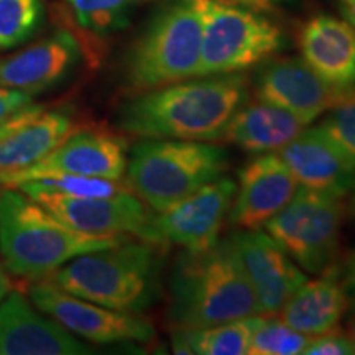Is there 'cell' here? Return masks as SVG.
<instances>
[{"label": "cell", "mask_w": 355, "mask_h": 355, "mask_svg": "<svg viewBox=\"0 0 355 355\" xmlns=\"http://www.w3.org/2000/svg\"><path fill=\"white\" fill-rule=\"evenodd\" d=\"M319 128L355 159V84L344 87L339 101L327 110Z\"/></svg>", "instance_id": "83f0119b"}, {"label": "cell", "mask_w": 355, "mask_h": 355, "mask_svg": "<svg viewBox=\"0 0 355 355\" xmlns=\"http://www.w3.org/2000/svg\"><path fill=\"white\" fill-rule=\"evenodd\" d=\"M235 189L234 180L220 176L168 209L153 212V229L159 245L173 243L184 250L199 252L219 242Z\"/></svg>", "instance_id": "7c38bea8"}, {"label": "cell", "mask_w": 355, "mask_h": 355, "mask_svg": "<svg viewBox=\"0 0 355 355\" xmlns=\"http://www.w3.org/2000/svg\"><path fill=\"white\" fill-rule=\"evenodd\" d=\"M306 127L308 123L295 114L270 102L255 99L254 102L247 101L234 114L220 140L252 155L273 153L290 144Z\"/></svg>", "instance_id": "44dd1931"}, {"label": "cell", "mask_w": 355, "mask_h": 355, "mask_svg": "<svg viewBox=\"0 0 355 355\" xmlns=\"http://www.w3.org/2000/svg\"><path fill=\"white\" fill-rule=\"evenodd\" d=\"M28 298L71 334L94 344H148L157 337L153 324L140 313L105 308L69 295L48 279L32 282Z\"/></svg>", "instance_id": "9c48e42d"}, {"label": "cell", "mask_w": 355, "mask_h": 355, "mask_svg": "<svg viewBox=\"0 0 355 355\" xmlns=\"http://www.w3.org/2000/svg\"><path fill=\"white\" fill-rule=\"evenodd\" d=\"M277 155L300 188L345 198L355 186V159L319 127H306Z\"/></svg>", "instance_id": "ac0fdd59"}, {"label": "cell", "mask_w": 355, "mask_h": 355, "mask_svg": "<svg viewBox=\"0 0 355 355\" xmlns=\"http://www.w3.org/2000/svg\"><path fill=\"white\" fill-rule=\"evenodd\" d=\"M252 86L257 99L295 114L308 125L326 114L344 91L319 76L303 58L293 56L260 63Z\"/></svg>", "instance_id": "4fadbf2b"}, {"label": "cell", "mask_w": 355, "mask_h": 355, "mask_svg": "<svg viewBox=\"0 0 355 355\" xmlns=\"http://www.w3.org/2000/svg\"><path fill=\"white\" fill-rule=\"evenodd\" d=\"M311 337L301 334L273 314H261L252 334L248 355H298L308 347Z\"/></svg>", "instance_id": "4316f807"}, {"label": "cell", "mask_w": 355, "mask_h": 355, "mask_svg": "<svg viewBox=\"0 0 355 355\" xmlns=\"http://www.w3.org/2000/svg\"><path fill=\"white\" fill-rule=\"evenodd\" d=\"M83 46L68 28L0 60V86L37 96L61 83L76 68Z\"/></svg>", "instance_id": "d6986e66"}, {"label": "cell", "mask_w": 355, "mask_h": 355, "mask_svg": "<svg viewBox=\"0 0 355 355\" xmlns=\"http://www.w3.org/2000/svg\"><path fill=\"white\" fill-rule=\"evenodd\" d=\"M33 97L35 96L28 94V92L0 86V122L7 121L13 114L19 112L20 109L32 104Z\"/></svg>", "instance_id": "f546056e"}, {"label": "cell", "mask_w": 355, "mask_h": 355, "mask_svg": "<svg viewBox=\"0 0 355 355\" xmlns=\"http://www.w3.org/2000/svg\"><path fill=\"white\" fill-rule=\"evenodd\" d=\"M128 235L76 230L19 188L0 191V257L13 277L40 282L69 260L119 245Z\"/></svg>", "instance_id": "7a4b0ae2"}, {"label": "cell", "mask_w": 355, "mask_h": 355, "mask_svg": "<svg viewBox=\"0 0 355 355\" xmlns=\"http://www.w3.org/2000/svg\"><path fill=\"white\" fill-rule=\"evenodd\" d=\"M350 201H349V212H350V216L354 217L355 219V186H354V189L350 191Z\"/></svg>", "instance_id": "e575fe53"}, {"label": "cell", "mask_w": 355, "mask_h": 355, "mask_svg": "<svg viewBox=\"0 0 355 355\" xmlns=\"http://www.w3.org/2000/svg\"><path fill=\"white\" fill-rule=\"evenodd\" d=\"M347 304V288L329 270L321 278L306 279L279 309V319L301 334L316 337L339 326Z\"/></svg>", "instance_id": "7402d4cb"}, {"label": "cell", "mask_w": 355, "mask_h": 355, "mask_svg": "<svg viewBox=\"0 0 355 355\" xmlns=\"http://www.w3.org/2000/svg\"><path fill=\"white\" fill-rule=\"evenodd\" d=\"M349 336H350V339H352V340H354V344H355V319H354L352 326H350V332H349Z\"/></svg>", "instance_id": "d590c367"}, {"label": "cell", "mask_w": 355, "mask_h": 355, "mask_svg": "<svg viewBox=\"0 0 355 355\" xmlns=\"http://www.w3.org/2000/svg\"><path fill=\"white\" fill-rule=\"evenodd\" d=\"M83 51L86 44L121 30L128 20V10L140 0H64Z\"/></svg>", "instance_id": "cb8c5ba5"}, {"label": "cell", "mask_w": 355, "mask_h": 355, "mask_svg": "<svg viewBox=\"0 0 355 355\" xmlns=\"http://www.w3.org/2000/svg\"><path fill=\"white\" fill-rule=\"evenodd\" d=\"M155 243L127 239L119 245L69 260L46 279L69 295L105 308L141 313L159 293V254Z\"/></svg>", "instance_id": "277c9868"}, {"label": "cell", "mask_w": 355, "mask_h": 355, "mask_svg": "<svg viewBox=\"0 0 355 355\" xmlns=\"http://www.w3.org/2000/svg\"><path fill=\"white\" fill-rule=\"evenodd\" d=\"M301 58L319 76L337 87L355 84V26L347 20L319 13L306 20L296 35Z\"/></svg>", "instance_id": "ffe728a7"}, {"label": "cell", "mask_w": 355, "mask_h": 355, "mask_svg": "<svg viewBox=\"0 0 355 355\" xmlns=\"http://www.w3.org/2000/svg\"><path fill=\"white\" fill-rule=\"evenodd\" d=\"M259 314L235 321L198 327L175 329L173 352L198 355H245L250 347L252 334L260 322Z\"/></svg>", "instance_id": "603a6c76"}, {"label": "cell", "mask_w": 355, "mask_h": 355, "mask_svg": "<svg viewBox=\"0 0 355 355\" xmlns=\"http://www.w3.org/2000/svg\"><path fill=\"white\" fill-rule=\"evenodd\" d=\"M224 146L198 140L148 139L132 148L123 180L153 212H162L224 175Z\"/></svg>", "instance_id": "5b68a950"}, {"label": "cell", "mask_w": 355, "mask_h": 355, "mask_svg": "<svg viewBox=\"0 0 355 355\" xmlns=\"http://www.w3.org/2000/svg\"><path fill=\"white\" fill-rule=\"evenodd\" d=\"M347 288L352 293L354 300H355V252L354 255L350 257L349 261V268H347Z\"/></svg>", "instance_id": "836d02e7"}, {"label": "cell", "mask_w": 355, "mask_h": 355, "mask_svg": "<svg viewBox=\"0 0 355 355\" xmlns=\"http://www.w3.org/2000/svg\"><path fill=\"white\" fill-rule=\"evenodd\" d=\"M87 344L12 288L0 301V355H83Z\"/></svg>", "instance_id": "9a60e30c"}, {"label": "cell", "mask_w": 355, "mask_h": 355, "mask_svg": "<svg viewBox=\"0 0 355 355\" xmlns=\"http://www.w3.org/2000/svg\"><path fill=\"white\" fill-rule=\"evenodd\" d=\"M191 2L202 28L198 76L245 73L283 46L282 28L260 12L219 0Z\"/></svg>", "instance_id": "52a82bcc"}, {"label": "cell", "mask_w": 355, "mask_h": 355, "mask_svg": "<svg viewBox=\"0 0 355 355\" xmlns=\"http://www.w3.org/2000/svg\"><path fill=\"white\" fill-rule=\"evenodd\" d=\"M339 2L345 20L352 26H355V0H339Z\"/></svg>", "instance_id": "d6a6232c"}, {"label": "cell", "mask_w": 355, "mask_h": 355, "mask_svg": "<svg viewBox=\"0 0 355 355\" xmlns=\"http://www.w3.org/2000/svg\"><path fill=\"white\" fill-rule=\"evenodd\" d=\"M344 217V198L300 188L265 230L301 270L316 275L329 272L337 259Z\"/></svg>", "instance_id": "ba28073f"}, {"label": "cell", "mask_w": 355, "mask_h": 355, "mask_svg": "<svg viewBox=\"0 0 355 355\" xmlns=\"http://www.w3.org/2000/svg\"><path fill=\"white\" fill-rule=\"evenodd\" d=\"M78 125L63 110L28 104L0 122V175L24 171L51 153Z\"/></svg>", "instance_id": "e0dca14e"}, {"label": "cell", "mask_w": 355, "mask_h": 355, "mask_svg": "<svg viewBox=\"0 0 355 355\" xmlns=\"http://www.w3.org/2000/svg\"><path fill=\"white\" fill-rule=\"evenodd\" d=\"M201 20L191 0L158 12L127 56L123 71L127 94L196 78L201 64Z\"/></svg>", "instance_id": "8992f818"}, {"label": "cell", "mask_w": 355, "mask_h": 355, "mask_svg": "<svg viewBox=\"0 0 355 355\" xmlns=\"http://www.w3.org/2000/svg\"><path fill=\"white\" fill-rule=\"evenodd\" d=\"M255 314H260L255 293L229 239L178 257L168 304V321L175 329H198Z\"/></svg>", "instance_id": "3957f363"}, {"label": "cell", "mask_w": 355, "mask_h": 355, "mask_svg": "<svg viewBox=\"0 0 355 355\" xmlns=\"http://www.w3.org/2000/svg\"><path fill=\"white\" fill-rule=\"evenodd\" d=\"M300 184L282 158L263 153L239 171L229 222L241 230L263 229L298 193Z\"/></svg>", "instance_id": "2e32d148"}, {"label": "cell", "mask_w": 355, "mask_h": 355, "mask_svg": "<svg viewBox=\"0 0 355 355\" xmlns=\"http://www.w3.org/2000/svg\"><path fill=\"white\" fill-rule=\"evenodd\" d=\"M229 242L255 293L260 314H278L308 279L272 235L260 229L237 230Z\"/></svg>", "instance_id": "5bb4252c"}, {"label": "cell", "mask_w": 355, "mask_h": 355, "mask_svg": "<svg viewBox=\"0 0 355 355\" xmlns=\"http://www.w3.org/2000/svg\"><path fill=\"white\" fill-rule=\"evenodd\" d=\"M127 140L101 128H76L42 162L24 171L0 175L2 188H17L26 180L64 175L122 180L127 170Z\"/></svg>", "instance_id": "30bf717a"}, {"label": "cell", "mask_w": 355, "mask_h": 355, "mask_svg": "<svg viewBox=\"0 0 355 355\" xmlns=\"http://www.w3.org/2000/svg\"><path fill=\"white\" fill-rule=\"evenodd\" d=\"M43 19L42 0H0V51L20 46Z\"/></svg>", "instance_id": "484cf974"}, {"label": "cell", "mask_w": 355, "mask_h": 355, "mask_svg": "<svg viewBox=\"0 0 355 355\" xmlns=\"http://www.w3.org/2000/svg\"><path fill=\"white\" fill-rule=\"evenodd\" d=\"M17 188L24 191L25 194L51 193L71 198H107L130 191L123 178L122 180H104V178L64 175V173L32 178Z\"/></svg>", "instance_id": "d4e9b609"}, {"label": "cell", "mask_w": 355, "mask_h": 355, "mask_svg": "<svg viewBox=\"0 0 355 355\" xmlns=\"http://www.w3.org/2000/svg\"><path fill=\"white\" fill-rule=\"evenodd\" d=\"M306 355H352L355 354V344L347 332L334 329L324 332L321 336L311 337Z\"/></svg>", "instance_id": "f1b7e54d"}, {"label": "cell", "mask_w": 355, "mask_h": 355, "mask_svg": "<svg viewBox=\"0 0 355 355\" xmlns=\"http://www.w3.org/2000/svg\"><path fill=\"white\" fill-rule=\"evenodd\" d=\"M28 196L81 232L128 235L159 245L153 229V211L132 191L107 198H71L51 193H32Z\"/></svg>", "instance_id": "8fae6325"}, {"label": "cell", "mask_w": 355, "mask_h": 355, "mask_svg": "<svg viewBox=\"0 0 355 355\" xmlns=\"http://www.w3.org/2000/svg\"><path fill=\"white\" fill-rule=\"evenodd\" d=\"M10 290H12V279L8 277V272L6 265H3V261L0 260V301L6 298Z\"/></svg>", "instance_id": "1f68e13d"}, {"label": "cell", "mask_w": 355, "mask_h": 355, "mask_svg": "<svg viewBox=\"0 0 355 355\" xmlns=\"http://www.w3.org/2000/svg\"><path fill=\"white\" fill-rule=\"evenodd\" d=\"M219 2L225 3H234V6H242L247 8H252V10L257 12H266L272 10L275 3L282 2V0H219Z\"/></svg>", "instance_id": "4dcf8cb0"}, {"label": "cell", "mask_w": 355, "mask_h": 355, "mask_svg": "<svg viewBox=\"0 0 355 355\" xmlns=\"http://www.w3.org/2000/svg\"><path fill=\"white\" fill-rule=\"evenodd\" d=\"M250 96L245 73L211 74L128 96L117 127L140 139L217 141Z\"/></svg>", "instance_id": "6da1fadb"}]
</instances>
